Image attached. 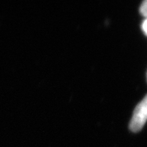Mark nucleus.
Segmentation results:
<instances>
[{
    "label": "nucleus",
    "instance_id": "f03ea898",
    "mask_svg": "<svg viewBox=\"0 0 147 147\" xmlns=\"http://www.w3.org/2000/svg\"><path fill=\"white\" fill-rule=\"evenodd\" d=\"M140 11L142 15L147 18V0L142 3L140 8Z\"/></svg>",
    "mask_w": 147,
    "mask_h": 147
},
{
    "label": "nucleus",
    "instance_id": "7ed1b4c3",
    "mask_svg": "<svg viewBox=\"0 0 147 147\" xmlns=\"http://www.w3.org/2000/svg\"><path fill=\"white\" fill-rule=\"evenodd\" d=\"M142 28H143V30L144 32L146 35H147V18L144 20V22L143 23V25H142Z\"/></svg>",
    "mask_w": 147,
    "mask_h": 147
},
{
    "label": "nucleus",
    "instance_id": "f257e3e1",
    "mask_svg": "<svg viewBox=\"0 0 147 147\" xmlns=\"http://www.w3.org/2000/svg\"><path fill=\"white\" fill-rule=\"evenodd\" d=\"M147 121V95L136 107L130 123V129L138 132L142 129Z\"/></svg>",
    "mask_w": 147,
    "mask_h": 147
}]
</instances>
